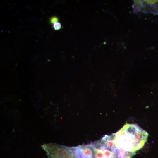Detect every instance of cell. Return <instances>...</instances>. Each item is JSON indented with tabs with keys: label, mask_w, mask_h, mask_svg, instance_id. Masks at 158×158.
<instances>
[{
	"label": "cell",
	"mask_w": 158,
	"mask_h": 158,
	"mask_svg": "<svg viewBox=\"0 0 158 158\" xmlns=\"http://www.w3.org/2000/svg\"><path fill=\"white\" fill-rule=\"evenodd\" d=\"M148 136V133L138 125L126 123L114 133V140L118 149L134 153L142 147Z\"/></svg>",
	"instance_id": "6da1fadb"
},
{
	"label": "cell",
	"mask_w": 158,
	"mask_h": 158,
	"mask_svg": "<svg viewBox=\"0 0 158 158\" xmlns=\"http://www.w3.org/2000/svg\"><path fill=\"white\" fill-rule=\"evenodd\" d=\"M93 149V158H123V151L115 145L114 135H106L90 144Z\"/></svg>",
	"instance_id": "7a4b0ae2"
},
{
	"label": "cell",
	"mask_w": 158,
	"mask_h": 158,
	"mask_svg": "<svg viewBox=\"0 0 158 158\" xmlns=\"http://www.w3.org/2000/svg\"><path fill=\"white\" fill-rule=\"evenodd\" d=\"M41 146L46 152L48 158H75L73 147L51 143Z\"/></svg>",
	"instance_id": "3957f363"
},
{
	"label": "cell",
	"mask_w": 158,
	"mask_h": 158,
	"mask_svg": "<svg viewBox=\"0 0 158 158\" xmlns=\"http://www.w3.org/2000/svg\"><path fill=\"white\" fill-rule=\"evenodd\" d=\"M150 5V11L158 15V1L155 0L154 2Z\"/></svg>",
	"instance_id": "277c9868"
},
{
	"label": "cell",
	"mask_w": 158,
	"mask_h": 158,
	"mask_svg": "<svg viewBox=\"0 0 158 158\" xmlns=\"http://www.w3.org/2000/svg\"><path fill=\"white\" fill-rule=\"evenodd\" d=\"M53 26L55 29L57 30L60 28L61 25L59 23L56 22L54 24Z\"/></svg>",
	"instance_id": "5b68a950"
}]
</instances>
